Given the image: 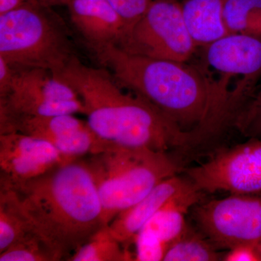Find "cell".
I'll list each match as a JSON object with an SVG mask.
<instances>
[{
    "mask_svg": "<svg viewBox=\"0 0 261 261\" xmlns=\"http://www.w3.org/2000/svg\"><path fill=\"white\" fill-rule=\"evenodd\" d=\"M55 76L74 89L91 129L108 143L168 152L193 137L142 96L125 93L102 66H88L76 58Z\"/></svg>",
    "mask_w": 261,
    "mask_h": 261,
    "instance_id": "obj_1",
    "label": "cell"
},
{
    "mask_svg": "<svg viewBox=\"0 0 261 261\" xmlns=\"http://www.w3.org/2000/svg\"><path fill=\"white\" fill-rule=\"evenodd\" d=\"M34 231L67 260L106 226L102 207L85 160H70L40 176L11 182Z\"/></svg>",
    "mask_w": 261,
    "mask_h": 261,
    "instance_id": "obj_2",
    "label": "cell"
},
{
    "mask_svg": "<svg viewBox=\"0 0 261 261\" xmlns=\"http://www.w3.org/2000/svg\"><path fill=\"white\" fill-rule=\"evenodd\" d=\"M93 56L120 86L145 98L185 132L220 117L214 82L195 66L130 54L117 47Z\"/></svg>",
    "mask_w": 261,
    "mask_h": 261,
    "instance_id": "obj_3",
    "label": "cell"
},
{
    "mask_svg": "<svg viewBox=\"0 0 261 261\" xmlns=\"http://www.w3.org/2000/svg\"><path fill=\"white\" fill-rule=\"evenodd\" d=\"M51 8L29 0L0 15V58L12 68L56 75L78 58L69 29Z\"/></svg>",
    "mask_w": 261,
    "mask_h": 261,
    "instance_id": "obj_4",
    "label": "cell"
},
{
    "mask_svg": "<svg viewBox=\"0 0 261 261\" xmlns=\"http://www.w3.org/2000/svg\"><path fill=\"white\" fill-rule=\"evenodd\" d=\"M84 160L97 187L106 225L180 170L167 152L144 147L111 145Z\"/></svg>",
    "mask_w": 261,
    "mask_h": 261,
    "instance_id": "obj_5",
    "label": "cell"
},
{
    "mask_svg": "<svg viewBox=\"0 0 261 261\" xmlns=\"http://www.w3.org/2000/svg\"><path fill=\"white\" fill-rule=\"evenodd\" d=\"M117 47L130 54L187 63L197 46L185 25L180 2L152 0Z\"/></svg>",
    "mask_w": 261,
    "mask_h": 261,
    "instance_id": "obj_6",
    "label": "cell"
},
{
    "mask_svg": "<svg viewBox=\"0 0 261 261\" xmlns=\"http://www.w3.org/2000/svg\"><path fill=\"white\" fill-rule=\"evenodd\" d=\"M13 69L11 85L0 96V121L20 116L84 114L83 103L74 89L51 72Z\"/></svg>",
    "mask_w": 261,
    "mask_h": 261,
    "instance_id": "obj_7",
    "label": "cell"
},
{
    "mask_svg": "<svg viewBox=\"0 0 261 261\" xmlns=\"http://www.w3.org/2000/svg\"><path fill=\"white\" fill-rule=\"evenodd\" d=\"M193 207L197 226L216 248L261 243V194H231Z\"/></svg>",
    "mask_w": 261,
    "mask_h": 261,
    "instance_id": "obj_8",
    "label": "cell"
},
{
    "mask_svg": "<svg viewBox=\"0 0 261 261\" xmlns=\"http://www.w3.org/2000/svg\"><path fill=\"white\" fill-rule=\"evenodd\" d=\"M187 178L205 193L261 194V140L252 138L185 170Z\"/></svg>",
    "mask_w": 261,
    "mask_h": 261,
    "instance_id": "obj_9",
    "label": "cell"
},
{
    "mask_svg": "<svg viewBox=\"0 0 261 261\" xmlns=\"http://www.w3.org/2000/svg\"><path fill=\"white\" fill-rule=\"evenodd\" d=\"M204 47L206 64L221 75L214 83L223 106L229 103L226 85L231 77H243L255 89L261 80V33L227 34Z\"/></svg>",
    "mask_w": 261,
    "mask_h": 261,
    "instance_id": "obj_10",
    "label": "cell"
},
{
    "mask_svg": "<svg viewBox=\"0 0 261 261\" xmlns=\"http://www.w3.org/2000/svg\"><path fill=\"white\" fill-rule=\"evenodd\" d=\"M47 141L19 132L0 135V178L27 181L70 161Z\"/></svg>",
    "mask_w": 261,
    "mask_h": 261,
    "instance_id": "obj_11",
    "label": "cell"
},
{
    "mask_svg": "<svg viewBox=\"0 0 261 261\" xmlns=\"http://www.w3.org/2000/svg\"><path fill=\"white\" fill-rule=\"evenodd\" d=\"M205 192L175 199L163 206L136 235L135 260H163L168 247L186 231L185 215Z\"/></svg>",
    "mask_w": 261,
    "mask_h": 261,
    "instance_id": "obj_12",
    "label": "cell"
},
{
    "mask_svg": "<svg viewBox=\"0 0 261 261\" xmlns=\"http://www.w3.org/2000/svg\"><path fill=\"white\" fill-rule=\"evenodd\" d=\"M70 23L92 54L118 47L126 25L108 0H69Z\"/></svg>",
    "mask_w": 261,
    "mask_h": 261,
    "instance_id": "obj_13",
    "label": "cell"
},
{
    "mask_svg": "<svg viewBox=\"0 0 261 261\" xmlns=\"http://www.w3.org/2000/svg\"><path fill=\"white\" fill-rule=\"evenodd\" d=\"M200 192H202L188 178L174 175L163 180L143 199L118 214L109 224L110 228L115 238L128 250L141 228L163 206L175 199Z\"/></svg>",
    "mask_w": 261,
    "mask_h": 261,
    "instance_id": "obj_14",
    "label": "cell"
},
{
    "mask_svg": "<svg viewBox=\"0 0 261 261\" xmlns=\"http://www.w3.org/2000/svg\"><path fill=\"white\" fill-rule=\"evenodd\" d=\"M182 15L195 45L205 47L228 34L223 15L224 0H181Z\"/></svg>",
    "mask_w": 261,
    "mask_h": 261,
    "instance_id": "obj_15",
    "label": "cell"
},
{
    "mask_svg": "<svg viewBox=\"0 0 261 261\" xmlns=\"http://www.w3.org/2000/svg\"><path fill=\"white\" fill-rule=\"evenodd\" d=\"M32 231H35L14 190L0 180V252Z\"/></svg>",
    "mask_w": 261,
    "mask_h": 261,
    "instance_id": "obj_16",
    "label": "cell"
},
{
    "mask_svg": "<svg viewBox=\"0 0 261 261\" xmlns=\"http://www.w3.org/2000/svg\"><path fill=\"white\" fill-rule=\"evenodd\" d=\"M129 251L113 234L109 225L103 226L68 259L70 261L134 260Z\"/></svg>",
    "mask_w": 261,
    "mask_h": 261,
    "instance_id": "obj_17",
    "label": "cell"
},
{
    "mask_svg": "<svg viewBox=\"0 0 261 261\" xmlns=\"http://www.w3.org/2000/svg\"><path fill=\"white\" fill-rule=\"evenodd\" d=\"M218 250L203 233L188 226L185 233L168 247L163 260H220L223 257Z\"/></svg>",
    "mask_w": 261,
    "mask_h": 261,
    "instance_id": "obj_18",
    "label": "cell"
},
{
    "mask_svg": "<svg viewBox=\"0 0 261 261\" xmlns=\"http://www.w3.org/2000/svg\"><path fill=\"white\" fill-rule=\"evenodd\" d=\"M223 15L228 34L261 33V0H224Z\"/></svg>",
    "mask_w": 261,
    "mask_h": 261,
    "instance_id": "obj_19",
    "label": "cell"
},
{
    "mask_svg": "<svg viewBox=\"0 0 261 261\" xmlns=\"http://www.w3.org/2000/svg\"><path fill=\"white\" fill-rule=\"evenodd\" d=\"M61 257L35 231L21 239L0 252V261H59Z\"/></svg>",
    "mask_w": 261,
    "mask_h": 261,
    "instance_id": "obj_20",
    "label": "cell"
},
{
    "mask_svg": "<svg viewBox=\"0 0 261 261\" xmlns=\"http://www.w3.org/2000/svg\"><path fill=\"white\" fill-rule=\"evenodd\" d=\"M126 25V32L148 9L152 0H108Z\"/></svg>",
    "mask_w": 261,
    "mask_h": 261,
    "instance_id": "obj_21",
    "label": "cell"
},
{
    "mask_svg": "<svg viewBox=\"0 0 261 261\" xmlns=\"http://www.w3.org/2000/svg\"><path fill=\"white\" fill-rule=\"evenodd\" d=\"M223 260L261 261L259 244L246 243L237 245L228 250Z\"/></svg>",
    "mask_w": 261,
    "mask_h": 261,
    "instance_id": "obj_22",
    "label": "cell"
},
{
    "mask_svg": "<svg viewBox=\"0 0 261 261\" xmlns=\"http://www.w3.org/2000/svg\"><path fill=\"white\" fill-rule=\"evenodd\" d=\"M246 123L255 135L261 137V85L255 95L252 96L246 116Z\"/></svg>",
    "mask_w": 261,
    "mask_h": 261,
    "instance_id": "obj_23",
    "label": "cell"
},
{
    "mask_svg": "<svg viewBox=\"0 0 261 261\" xmlns=\"http://www.w3.org/2000/svg\"><path fill=\"white\" fill-rule=\"evenodd\" d=\"M29 0H0V15L13 11Z\"/></svg>",
    "mask_w": 261,
    "mask_h": 261,
    "instance_id": "obj_24",
    "label": "cell"
},
{
    "mask_svg": "<svg viewBox=\"0 0 261 261\" xmlns=\"http://www.w3.org/2000/svg\"><path fill=\"white\" fill-rule=\"evenodd\" d=\"M38 1L47 6L53 7L57 5H66L69 0H38Z\"/></svg>",
    "mask_w": 261,
    "mask_h": 261,
    "instance_id": "obj_25",
    "label": "cell"
},
{
    "mask_svg": "<svg viewBox=\"0 0 261 261\" xmlns=\"http://www.w3.org/2000/svg\"><path fill=\"white\" fill-rule=\"evenodd\" d=\"M259 250H260V255H261V243L259 244Z\"/></svg>",
    "mask_w": 261,
    "mask_h": 261,
    "instance_id": "obj_26",
    "label": "cell"
},
{
    "mask_svg": "<svg viewBox=\"0 0 261 261\" xmlns=\"http://www.w3.org/2000/svg\"><path fill=\"white\" fill-rule=\"evenodd\" d=\"M178 2L181 1V0H178Z\"/></svg>",
    "mask_w": 261,
    "mask_h": 261,
    "instance_id": "obj_27",
    "label": "cell"
}]
</instances>
